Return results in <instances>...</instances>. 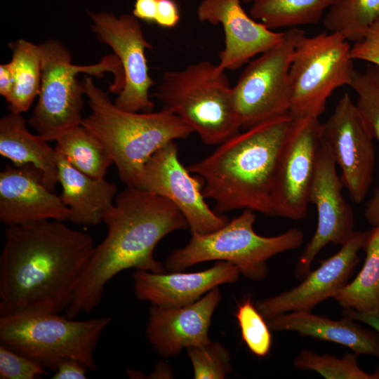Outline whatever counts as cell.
<instances>
[{"mask_svg": "<svg viewBox=\"0 0 379 379\" xmlns=\"http://www.w3.org/2000/svg\"><path fill=\"white\" fill-rule=\"evenodd\" d=\"M0 255V315L69 306L95 248L93 237L63 221L7 226Z\"/></svg>", "mask_w": 379, "mask_h": 379, "instance_id": "cell-1", "label": "cell"}, {"mask_svg": "<svg viewBox=\"0 0 379 379\" xmlns=\"http://www.w3.org/2000/svg\"><path fill=\"white\" fill-rule=\"evenodd\" d=\"M105 239L95 246L65 315L76 319L100 302L107 283L128 270L166 272L154 257L157 244L169 233L189 224L168 199L148 190L126 186L104 215Z\"/></svg>", "mask_w": 379, "mask_h": 379, "instance_id": "cell-2", "label": "cell"}, {"mask_svg": "<svg viewBox=\"0 0 379 379\" xmlns=\"http://www.w3.org/2000/svg\"><path fill=\"white\" fill-rule=\"evenodd\" d=\"M293 121L289 113L238 132L189 166L204 181L205 199L222 214L250 209L274 216L273 193L281 153Z\"/></svg>", "mask_w": 379, "mask_h": 379, "instance_id": "cell-3", "label": "cell"}, {"mask_svg": "<svg viewBox=\"0 0 379 379\" xmlns=\"http://www.w3.org/2000/svg\"><path fill=\"white\" fill-rule=\"evenodd\" d=\"M83 83L91 112L81 124L105 146L120 180L128 187L140 188L144 166L158 149L194 133L180 118L163 108L156 112L123 110L91 77H84Z\"/></svg>", "mask_w": 379, "mask_h": 379, "instance_id": "cell-4", "label": "cell"}, {"mask_svg": "<svg viewBox=\"0 0 379 379\" xmlns=\"http://www.w3.org/2000/svg\"><path fill=\"white\" fill-rule=\"evenodd\" d=\"M225 71L207 60L167 71L152 96L190 126L205 145H218L241 128Z\"/></svg>", "mask_w": 379, "mask_h": 379, "instance_id": "cell-5", "label": "cell"}, {"mask_svg": "<svg viewBox=\"0 0 379 379\" xmlns=\"http://www.w3.org/2000/svg\"><path fill=\"white\" fill-rule=\"evenodd\" d=\"M110 317L75 320L40 310L0 315V344L53 372L66 359L97 368L94 353Z\"/></svg>", "mask_w": 379, "mask_h": 379, "instance_id": "cell-6", "label": "cell"}, {"mask_svg": "<svg viewBox=\"0 0 379 379\" xmlns=\"http://www.w3.org/2000/svg\"><path fill=\"white\" fill-rule=\"evenodd\" d=\"M41 60V81L37 103L29 125L48 141L55 140L82 121L85 89L77 76L84 73L102 77L111 72L114 82L110 91L119 93L124 77L119 58L114 54L103 58L98 63L77 65L71 53L59 41L49 39L39 45Z\"/></svg>", "mask_w": 379, "mask_h": 379, "instance_id": "cell-7", "label": "cell"}, {"mask_svg": "<svg viewBox=\"0 0 379 379\" xmlns=\"http://www.w3.org/2000/svg\"><path fill=\"white\" fill-rule=\"evenodd\" d=\"M256 215L245 209L220 229L208 234L192 233L189 243L167 258L166 272H178L196 264L227 261L234 265L241 274L252 281L267 276V261L285 251L300 247L305 239L298 228H291L274 236L264 237L253 230Z\"/></svg>", "mask_w": 379, "mask_h": 379, "instance_id": "cell-8", "label": "cell"}, {"mask_svg": "<svg viewBox=\"0 0 379 379\" xmlns=\"http://www.w3.org/2000/svg\"><path fill=\"white\" fill-rule=\"evenodd\" d=\"M355 71L351 46L341 34H303L296 42L289 68L291 117L319 119L333 91L350 86Z\"/></svg>", "mask_w": 379, "mask_h": 379, "instance_id": "cell-9", "label": "cell"}, {"mask_svg": "<svg viewBox=\"0 0 379 379\" xmlns=\"http://www.w3.org/2000/svg\"><path fill=\"white\" fill-rule=\"evenodd\" d=\"M305 34L298 27L284 32L275 46L251 61L232 87L241 128L247 129L270 118L288 113V73L296 42Z\"/></svg>", "mask_w": 379, "mask_h": 379, "instance_id": "cell-10", "label": "cell"}, {"mask_svg": "<svg viewBox=\"0 0 379 379\" xmlns=\"http://www.w3.org/2000/svg\"><path fill=\"white\" fill-rule=\"evenodd\" d=\"M88 13L93 21L92 31L100 42L112 48L122 67L124 86L114 104L128 112H152L154 102L149 91L155 82L149 74L145 51L152 46L145 39L138 19L133 14L117 17L107 12Z\"/></svg>", "mask_w": 379, "mask_h": 379, "instance_id": "cell-11", "label": "cell"}, {"mask_svg": "<svg viewBox=\"0 0 379 379\" xmlns=\"http://www.w3.org/2000/svg\"><path fill=\"white\" fill-rule=\"evenodd\" d=\"M321 142V124L318 118L293 119L277 172L274 216L295 220L306 217Z\"/></svg>", "mask_w": 379, "mask_h": 379, "instance_id": "cell-12", "label": "cell"}, {"mask_svg": "<svg viewBox=\"0 0 379 379\" xmlns=\"http://www.w3.org/2000/svg\"><path fill=\"white\" fill-rule=\"evenodd\" d=\"M321 138L340 167L350 199L361 203L373 182L375 164L373 137L350 95L345 93L321 124Z\"/></svg>", "mask_w": 379, "mask_h": 379, "instance_id": "cell-13", "label": "cell"}, {"mask_svg": "<svg viewBox=\"0 0 379 379\" xmlns=\"http://www.w3.org/2000/svg\"><path fill=\"white\" fill-rule=\"evenodd\" d=\"M344 185L336 171V164L321 138L311 185L309 202L317 210V226L295 268V276L303 279L311 271L312 262L328 244L343 246L354 231V211L342 194Z\"/></svg>", "mask_w": 379, "mask_h": 379, "instance_id": "cell-14", "label": "cell"}, {"mask_svg": "<svg viewBox=\"0 0 379 379\" xmlns=\"http://www.w3.org/2000/svg\"><path fill=\"white\" fill-rule=\"evenodd\" d=\"M204 181L191 175L179 160L174 141L158 149L145 164L140 188L173 203L186 218L192 233L208 234L229 222L227 216L211 210L203 194Z\"/></svg>", "mask_w": 379, "mask_h": 379, "instance_id": "cell-15", "label": "cell"}, {"mask_svg": "<svg viewBox=\"0 0 379 379\" xmlns=\"http://www.w3.org/2000/svg\"><path fill=\"white\" fill-rule=\"evenodd\" d=\"M368 234V231H355L335 254L310 271L298 286L258 301L255 306L259 312L267 320L290 312L312 311L321 302L333 298L349 282Z\"/></svg>", "mask_w": 379, "mask_h": 379, "instance_id": "cell-16", "label": "cell"}, {"mask_svg": "<svg viewBox=\"0 0 379 379\" xmlns=\"http://www.w3.org/2000/svg\"><path fill=\"white\" fill-rule=\"evenodd\" d=\"M197 14L200 22L222 25L225 48L219 53L218 65L225 70L239 69L277 44L284 34L248 16L241 0H202Z\"/></svg>", "mask_w": 379, "mask_h": 379, "instance_id": "cell-17", "label": "cell"}, {"mask_svg": "<svg viewBox=\"0 0 379 379\" xmlns=\"http://www.w3.org/2000/svg\"><path fill=\"white\" fill-rule=\"evenodd\" d=\"M221 298L216 287L185 306L164 307L152 305L146 326L149 343L159 355L171 357L178 354L183 348L210 342L208 329Z\"/></svg>", "mask_w": 379, "mask_h": 379, "instance_id": "cell-18", "label": "cell"}, {"mask_svg": "<svg viewBox=\"0 0 379 379\" xmlns=\"http://www.w3.org/2000/svg\"><path fill=\"white\" fill-rule=\"evenodd\" d=\"M60 196L49 190L31 166L7 165L0 173V221L6 226L43 220H69Z\"/></svg>", "mask_w": 379, "mask_h": 379, "instance_id": "cell-19", "label": "cell"}, {"mask_svg": "<svg viewBox=\"0 0 379 379\" xmlns=\"http://www.w3.org/2000/svg\"><path fill=\"white\" fill-rule=\"evenodd\" d=\"M240 274L234 265L222 260L197 272L136 270L133 274V291L137 298L151 305L178 307L198 300L221 284L236 282Z\"/></svg>", "mask_w": 379, "mask_h": 379, "instance_id": "cell-20", "label": "cell"}, {"mask_svg": "<svg viewBox=\"0 0 379 379\" xmlns=\"http://www.w3.org/2000/svg\"><path fill=\"white\" fill-rule=\"evenodd\" d=\"M267 321L272 331L295 332L303 337L340 344L358 356L379 358V333L361 326L348 317L332 319L311 311H295L273 317Z\"/></svg>", "mask_w": 379, "mask_h": 379, "instance_id": "cell-21", "label": "cell"}, {"mask_svg": "<svg viewBox=\"0 0 379 379\" xmlns=\"http://www.w3.org/2000/svg\"><path fill=\"white\" fill-rule=\"evenodd\" d=\"M57 153L58 182L62 189L60 197L69 210V220L84 226L103 222L105 213L114 206L117 185L81 172L64 155Z\"/></svg>", "mask_w": 379, "mask_h": 379, "instance_id": "cell-22", "label": "cell"}, {"mask_svg": "<svg viewBox=\"0 0 379 379\" xmlns=\"http://www.w3.org/2000/svg\"><path fill=\"white\" fill-rule=\"evenodd\" d=\"M48 142L29 131L20 113L10 112L0 119V154L16 166L36 168L44 185L53 192L58 182V153Z\"/></svg>", "mask_w": 379, "mask_h": 379, "instance_id": "cell-23", "label": "cell"}, {"mask_svg": "<svg viewBox=\"0 0 379 379\" xmlns=\"http://www.w3.org/2000/svg\"><path fill=\"white\" fill-rule=\"evenodd\" d=\"M363 250L361 270L333 298L343 309L379 315V226L368 231Z\"/></svg>", "mask_w": 379, "mask_h": 379, "instance_id": "cell-24", "label": "cell"}, {"mask_svg": "<svg viewBox=\"0 0 379 379\" xmlns=\"http://www.w3.org/2000/svg\"><path fill=\"white\" fill-rule=\"evenodd\" d=\"M12 51L9 62L14 77V88L7 100L10 112H27L39 95L41 81L39 46L25 39L8 44Z\"/></svg>", "mask_w": 379, "mask_h": 379, "instance_id": "cell-25", "label": "cell"}, {"mask_svg": "<svg viewBox=\"0 0 379 379\" xmlns=\"http://www.w3.org/2000/svg\"><path fill=\"white\" fill-rule=\"evenodd\" d=\"M338 0H258L251 16L269 29L294 28L317 23L324 11Z\"/></svg>", "mask_w": 379, "mask_h": 379, "instance_id": "cell-26", "label": "cell"}, {"mask_svg": "<svg viewBox=\"0 0 379 379\" xmlns=\"http://www.w3.org/2000/svg\"><path fill=\"white\" fill-rule=\"evenodd\" d=\"M55 150L81 172L94 178H105L113 161L102 142L81 124L56 140Z\"/></svg>", "mask_w": 379, "mask_h": 379, "instance_id": "cell-27", "label": "cell"}, {"mask_svg": "<svg viewBox=\"0 0 379 379\" xmlns=\"http://www.w3.org/2000/svg\"><path fill=\"white\" fill-rule=\"evenodd\" d=\"M378 19L379 0H338L326 13L324 26L356 43Z\"/></svg>", "mask_w": 379, "mask_h": 379, "instance_id": "cell-28", "label": "cell"}, {"mask_svg": "<svg viewBox=\"0 0 379 379\" xmlns=\"http://www.w3.org/2000/svg\"><path fill=\"white\" fill-rule=\"evenodd\" d=\"M357 357L353 352L339 358L305 349L294 359L293 366L298 370L317 372L327 379H379V366L368 373L359 367Z\"/></svg>", "mask_w": 379, "mask_h": 379, "instance_id": "cell-29", "label": "cell"}, {"mask_svg": "<svg viewBox=\"0 0 379 379\" xmlns=\"http://www.w3.org/2000/svg\"><path fill=\"white\" fill-rule=\"evenodd\" d=\"M350 86L357 95L359 113L379 142V67L370 63L364 72L355 71Z\"/></svg>", "mask_w": 379, "mask_h": 379, "instance_id": "cell-30", "label": "cell"}, {"mask_svg": "<svg viewBox=\"0 0 379 379\" xmlns=\"http://www.w3.org/2000/svg\"><path fill=\"white\" fill-rule=\"evenodd\" d=\"M235 316L249 350L259 357L267 355L272 346L271 329L250 297L238 304Z\"/></svg>", "mask_w": 379, "mask_h": 379, "instance_id": "cell-31", "label": "cell"}, {"mask_svg": "<svg viewBox=\"0 0 379 379\" xmlns=\"http://www.w3.org/2000/svg\"><path fill=\"white\" fill-rule=\"evenodd\" d=\"M187 352L195 379H224L232 370L230 352L219 342L190 347Z\"/></svg>", "mask_w": 379, "mask_h": 379, "instance_id": "cell-32", "label": "cell"}, {"mask_svg": "<svg viewBox=\"0 0 379 379\" xmlns=\"http://www.w3.org/2000/svg\"><path fill=\"white\" fill-rule=\"evenodd\" d=\"M48 374L40 364L0 344L1 379H36Z\"/></svg>", "mask_w": 379, "mask_h": 379, "instance_id": "cell-33", "label": "cell"}, {"mask_svg": "<svg viewBox=\"0 0 379 379\" xmlns=\"http://www.w3.org/2000/svg\"><path fill=\"white\" fill-rule=\"evenodd\" d=\"M353 60H361L379 67V19L368 29L360 41L351 47Z\"/></svg>", "mask_w": 379, "mask_h": 379, "instance_id": "cell-34", "label": "cell"}, {"mask_svg": "<svg viewBox=\"0 0 379 379\" xmlns=\"http://www.w3.org/2000/svg\"><path fill=\"white\" fill-rule=\"evenodd\" d=\"M180 19L179 7L175 0H157L154 23L162 28H173Z\"/></svg>", "mask_w": 379, "mask_h": 379, "instance_id": "cell-35", "label": "cell"}, {"mask_svg": "<svg viewBox=\"0 0 379 379\" xmlns=\"http://www.w3.org/2000/svg\"><path fill=\"white\" fill-rule=\"evenodd\" d=\"M89 370L80 361L66 359L58 365L52 377L53 379H84Z\"/></svg>", "mask_w": 379, "mask_h": 379, "instance_id": "cell-36", "label": "cell"}, {"mask_svg": "<svg viewBox=\"0 0 379 379\" xmlns=\"http://www.w3.org/2000/svg\"><path fill=\"white\" fill-rule=\"evenodd\" d=\"M157 0H135L133 15L147 22H154Z\"/></svg>", "mask_w": 379, "mask_h": 379, "instance_id": "cell-37", "label": "cell"}, {"mask_svg": "<svg viewBox=\"0 0 379 379\" xmlns=\"http://www.w3.org/2000/svg\"><path fill=\"white\" fill-rule=\"evenodd\" d=\"M14 88V77L10 62L0 65V94L6 100L11 97Z\"/></svg>", "mask_w": 379, "mask_h": 379, "instance_id": "cell-38", "label": "cell"}, {"mask_svg": "<svg viewBox=\"0 0 379 379\" xmlns=\"http://www.w3.org/2000/svg\"><path fill=\"white\" fill-rule=\"evenodd\" d=\"M364 217L371 225L379 226V188H375L372 197L366 204Z\"/></svg>", "mask_w": 379, "mask_h": 379, "instance_id": "cell-39", "label": "cell"}, {"mask_svg": "<svg viewBox=\"0 0 379 379\" xmlns=\"http://www.w3.org/2000/svg\"><path fill=\"white\" fill-rule=\"evenodd\" d=\"M342 313L344 317L364 323L379 333V315L358 312L352 309H343Z\"/></svg>", "mask_w": 379, "mask_h": 379, "instance_id": "cell-40", "label": "cell"}, {"mask_svg": "<svg viewBox=\"0 0 379 379\" xmlns=\"http://www.w3.org/2000/svg\"><path fill=\"white\" fill-rule=\"evenodd\" d=\"M242 1L246 3H250V2L254 3L255 1H257L258 0H242Z\"/></svg>", "mask_w": 379, "mask_h": 379, "instance_id": "cell-41", "label": "cell"}]
</instances>
